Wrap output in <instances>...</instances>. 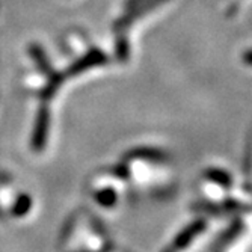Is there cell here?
Segmentation results:
<instances>
[{"mask_svg":"<svg viewBox=\"0 0 252 252\" xmlns=\"http://www.w3.org/2000/svg\"><path fill=\"white\" fill-rule=\"evenodd\" d=\"M29 50H31V56H32V58L36 61V63L41 66V70H42V71H49L47 58H45V53H44V50H42L41 45L32 44L31 47H29Z\"/></svg>","mask_w":252,"mask_h":252,"instance_id":"1","label":"cell"}]
</instances>
